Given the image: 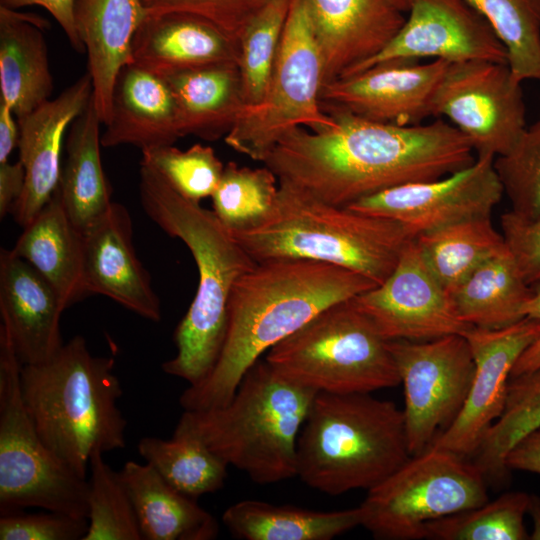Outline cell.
I'll list each match as a JSON object with an SVG mask.
<instances>
[{
	"label": "cell",
	"instance_id": "1",
	"mask_svg": "<svg viewBox=\"0 0 540 540\" xmlns=\"http://www.w3.org/2000/svg\"><path fill=\"white\" fill-rule=\"evenodd\" d=\"M333 123L286 133L262 162L278 178L333 205L435 180L475 161L466 137L451 123L398 126L326 109Z\"/></svg>",
	"mask_w": 540,
	"mask_h": 540
},
{
	"label": "cell",
	"instance_id": "2",
	"mask_svg": "<svg viewBox=\"0 0 540 540\" xmlns=\"http://www.w3.org/2000/svg\"><path fill=\"white\" fill-rule=\"evenodd\" d=\"M375 286L354 271L318 261L256 263L232 289L226 337L213 371L199 385L184 390L181 407L205 410L225 405L263 353L327 307Z\"/></svg>",
	"mask_w": 540,
	"mask_h": 540
},
{
	"label": "cell",
	"instance_id": "3",
	"mask_svg": "<svg viewBox=\"0 0 540 540\" xmlns=\"http://www.w3.org/2000/svg\"><path fill=\"white\" fill-rule=\"evenodd\" d=\"M139 196L147 216L186 245L198 269L195 296L173 334L176 354L162 364L166 374L196 386L208 378L221 354L232 289L257 262L213 210L180 195L144 163H140Z\"/></svg>",
	"mask_w": 540,
	"mask_h": 540
},
{
	"label": "cell",
	"instance_id": "4",
	"mask_svg": "<svg viewBox=\"0 0 540 540\" xmlns=\"http://www.w3.org/2000/svg\"><path fill=\"white\" fill-rule=\"evenodd\" d=\"M112 357L94 356L84 337L64 343L48 361L22 365L24 403L47 447L86 478L92 453L126 446L127 421Z\"/></svg>",
	"mask_w": 540,
	"mask_h": 540
},
{
	"label": "cell",
	"instance_id": "5",
	"mask_svg": "<svg viewBox=\"0 0 540 540\" xmlns=\"http://www.w3.org/2000/svg\"><path fill=\"white\" fill-rule=\"evenodd\" d=\"M274 207L259 226L231 232L257 263L304 259L354 271L376 285L394 270L415 235L403 224L327 203L279 181Z\"/></svg>",
	"mask_w": 540,
	"mask_h": 540
},
{
	"label": "cell",
	"instance_id": "6",
	"mask_svg": "<svg viewBox=\"0 0 540 540\" xmlns=\"http://www.w3.org/2000/svg\"><path fill=\"white\" fill-rule=\"evenodd\" d=\"M316 393L259 359L228 403L184 410L174 433L197 437L253 482L277 483L297 476V440Z\"/></svg>",
	"mask_w": 540,
	"mask_h": 540
},
{
	"label": "cell",
	"instance_id": "7",
	"mask_svg": "<svg viewBox=\"0 0 540 540\" xmlns=\"http://www.w3.org/2000/svg\"><path fill=\"white\" fill-rule=\"evenodd\" d=\"M403 410L370 393L318 392L297 440V476L337 496L371 488L409 458Z\"/></svg>",
	"mask_w": 540,
	"mask_h": 540
},
{
	"label": "cell",
	"instance_id": "8",
	"mask_svg": "<svg viewBox=\"0 0 540 540\" xmlns=\"http://www.w3.org/2000/svg\"><path fill=\"white\" fill-rule=\"evenodd\" d=\"M286 380L315 392L371 393L400 377L388 341L352 299L333 304L268 350Z\"/></svg>",
	"mask_w": 540,
	"mask_h": 540
},
{
	"label": "cell",
	"instance_id": "9",
	"mask_svg": "<svg viewBox=\"0 0 540 540\" xmlns=\"http://www.w3.org/2000/svg\"><path fill=\"white\" fill-rule=\"evenodd\" d=\"M21 369L0 326V514L39 507L87 518L89 481L40 437L24 403Z\"/></svg>",
	"mask_w": 540,
	"mask_h": 540
},
{
	"label": "cell",
	"instance_id": "10",
	"mask_svg": "<svg viewBox=\"0 0 540 540\" xmlns=\"http://www.w3.org/2000/svg\"><path fill=\"white\" fill-rule=\"evenodd\" d=\"M488 501L486 478L474 463L428 447L367 491L361 526L377 539H423L426 523Z\"/></svg>",
	"mask_w": 540,
	"mask_h": 540
},
{
	"label": "cell",
	"instance_id": "11",
	"mask_svg": "<svg viewBox=\"0 0 540 540\" xmlns=\"http://www.w3.org/2000/svg\"><path fill=\"white\" fill-rule=\"evenodd\" d=\"M322 59L305 0H291L262 104L241 117L225 136L234 151L263 162L289 131H318L333 123L323 110Z\"/></svg>",
	"mask_w": 540,
	"mask_h": 540
},
{
	"label": "cell",
	"instance_id": "12",
	"mask_svg": "<svg viewBox=\"0 0 540 540\" xmlns=\"http://www.w3.org/2000/svg\"><path fill=\"white\" fill-rule=\"evenodd\" d=\"M400 383L408 450L425 451L439 428L457 417L469 393L475 363L464 335L451 334L426 341H388Z\"/></svg>",
	"mask_w": 540,
	"mask_h": 540
},
{
	"label": "cell",
	"instance_id": "13",
	"mask_svg": "<svg viewBox=\"0 0 540 540\" xmlns=\"http://www.w3.org/2000/svg\"><path fill=\"white\" fill-rule=\"evenodd\" d=\"M521 82L507 63H450L432 101V116L446 117L477 157L506 154L527 127Z\"/></svg>",
	"mask_w": 540,
	"mask_h": 540
},
{
	"label": "cell",
	"instance_id": "14",
	"mask_svg": "<svg viewBox=\"0 0 540 540\" xmlns=\"http://www.w3.org/2000/svg\"><path fill=\"white\" fill-rule=\"evenodd\" d=\"M352 301L387 340L426 341L470 328L427 265L415 238L405 246L391 274Z\"/></svg>",
	"mask_w": 540,
	"mask_h": 540
},
{
	"label": "cell",
	"instance_id": "15",
	"mask_svg": "<svg viewBox=\"0 0 540 540\" xmlns=\"http://www.w3.org/2000/svg\"><path fill=\"white\" fill-rule=\"evenodd\" d=\"M494 157H476L469 166L435 180L409 183L346 206L395 220L415 236L463 220L490 216L504 192Z\"/></svg>",
	"mask_w": 540,
	"mask_h": 540
},
{
	"label": "cell",
	"instance_id": "16",
	"mask_svg": "<svg viewBox=\"0 0 540 540\" xmlns=\"http://www.w3.org/2000/svg\"><path fill=\"white\" fill-rule=\"evenodd\" d=\"M540 334V322L525 317L503 328H470L466 337L475 363L471 387L454 421L429 447L461 457L475 454L502 414L512 369Z\"/></svg>",
	"mask_w": 540,
	"mask_h": 540
},
{
	"label": "cell",
	"instance_id": "17",
	"mask_svg": "<svg viewBox=\"0 0 540 540\" xmlns=\"http://www.w3.org/2000/svg\"><path fill=\"white\" fill-rule=\"evenodd\" d=\"M407 12L402 28L387 46L347 76L403 59L508 64L506 48L486 19L466 0H412Z\"/></svg>",
	"mask_w": 540,
	"mask_h": 540
},
{
	"label": "cell",
	"instance_id": "18",
	"mask_svg": "<svg viewBox=\"0 0 540 540\" xmlns=\"http://www.w3.org/2000/svg\"><path fill=\"white\" fill-rule=\"evenodd\" d=\"M449 62L392 60L322 87L323 110H341L380 123L411 126L432 116V101Z\"/></svg>",
	"mask_w": 540,
	"mask_h": 540
},
{
	"label": "cell",
	"instance_id": "19",
	"mask_svg": "<svg viewBox=\"0 0 540 540\" xmlns=\"http://www.w3.org/2000/svg\"><path fill=\"white\" fill-rule=\"evenodd\" d=\"M83 273L87 294L106 296L139 316L158 322L160 300L136 255L127 208L112 202L82 231Z\"/></svg>",
	"mask_w": 540,
	"mask_h": 540
},
{
	"label": "cell",
	"instance_id": "20",
	"mask_svg": "<svg viewBox=\"0 0 540 540\" xmlns=\"http://www.w3.org/2000/svg\"><path fill=\"white\" fill-rule=\"evenodd\" d=\"M92 92L86 72L56 98L17 119L18 160L25 169V185L11 213L20 226L28 225L57 189L66 132L88 106Z\"/></svg>",
	"mask_w": 540,
	"mask_h": 540
},
{
	"label": "cell",
	"instance_id": "21",
	"mask_svg": "<svg viewBox=\"0 0 540 540\" xmlns=\"http://www.w3.org/2000/svg\"><path fill=\"white\" fill-rule=\"evenodd\" d=\"M305 1L322 59L323 86L382 51L406 19L390 0Z\"/></svg>",
	"mask_w": 540,
	"mask_h": 540
},
{
	"label": "cell",
	"instance_id": "22",
	"mask_svg": "<svg viewBox=\"0 0 540 540\" xmlns=\"http://www.w3.org/2000/svg\"><path fill=\"white\" fill-rule=\"evenodd\" d=\"M65 310L52 286L12 250H0L1 327L22 365L50 360L63 346Z\"/></svg>",
	"mask_w": 540,
	"mask_h": 540
},
{
	"label": "cell",
	"instance_id": "23",
	"mask_svg": "<svg viewBox=\"0 0 540 540\" xmlns=\"http://www.w3.org/2000/svg\"><path fill=\"white\" fill-rule=\"evenodd\" d=\"M239 44L210 22L182 13H147L131 61L158 76L217 65L239 66Z\"/></svg>",
	"mask_w": 540,
	"mask_h": 540
},
{
	"label": "cell",
	"instance_id": "24",
	"mask_svg": "<svg viewBox=\"0 0 540 540\" xmlns=\"http://www.w3.org/2000/svg\"><path fill=\"white\" fill-rule=\"evenodd\" d=\"M104 126L101 145L106 148L133 145L143 151L173 145L183 137L167 82L132 63L117 75L110 119Z\"/></svg>",
	"mask_w": 540,
	"mask_h": 540
},
{
	"label": "cell",
	"instance_id": "25",
	"mask_svg": "<svg viewBox=\"0 0 540 540\" xmlns=\"http://www.w3.org/2000/svg\"><path fill=\"white\" fill-rule=\"evenodd\" d=\"M147 12L140 0H75L73 17L88 58L92 99L106 125L120 70L131 61L134 35Z\"/></svg>",
	"mask_w": 540,
	"mask_h": 540
},
{
	"label": "cell",
	"instance_id": "26",
	"mask_svg": "<svg viewBox=\"0 0 540 540\" xmlns=\"http://www.w3.org/2000/svg\"><path fill=\"white\" fill-rule=\"evenodd\" d=\"M38 15L0 5V100L21 118L54 90L44 29Z\"/></svg>",
	"mask_w": 540,
	"mask_h": 540
},
{
	"label": "cell",
	"instance_id": "27",
	"mask_svg": "<svg viewBox=\"0 0 540 540\" xmlns=\"http://www.w3.org/2000/svg\"><path fill=\"white\" fill-rule=\"evenodd\" d=\"M23 228L11 250L52 286L65 309L83 299L82 231L69 218L57 189Z\"/></svg>",
	"mask_w": 540,
	"mask_h": 540
},
{
	"label": "cell",
	"instance_id": "28",
	"mask_svg": "<svg viewBox=\"0 0 540 540\" xmlns=\"http://www.w3.org/2000/svg\"><path fill=\"white\" fill-rule=\"evenodd\" d=\"M119 474L132 501L142 539L212 540L218 536L216 518L195 498L168 484L150 464L130 460Z\"/></svg>",
	"mask_w": 540,
	"mask_h": 540
},
{
	"label": "cell",
	"instance_id": "29",
	"mask_svg": "<svg viewBox=\"0 0 540 540\" xmlns=\"http://www.w3.org/2000/svg\"><path fill=\"white\" fill-rule=\"evenodd\" d=\"M183 137L216 141L231 131L247 108L238 65H217L168 74Z\"/></svg>",
	"mask_w": 540,
	"mask_h": 540
},
{
	"label": "cell",
	"instance_id": "30",
	"mask_svg": "<svg viewBox=\"0 0 540 540\" xmlns=\"http://www.w3.org/2000/svg\"><path fill=\"white\" fill-rule=\"evenodd\" d=\"M101 124L91 98L69 128L66 156L57 186L69 218L81 231L112 204V189L101 160Z\"/></svg>",
	"mask_w": 540,
	"mask_h": 540
},
{
	"label": "cell",
	"instance_id": "31",
	"mask_svg": "<svg viewBox=\"0 0 540 540\" xmlns=\"http://www.w3.org/2000/svg\"><path fill=\"white\" fill-rule=\"evenodd\" d=\"M533 294L507 245L448 293L462 321L486 329L507 327L525 318L524 307Z\"/></svg>",
	"mask_w": 540,
	"mask_h": 540
},
{
	"label": "cell",
	"instance_id": "32",
	"mask_svg": "<svg viewBox=\"0 0 540 540\" xmlns=\"http://www.w3.org/2000/svg\"><path fill=\"white\" fill-rule=\"evenodd\" d=\"M222 523L230 534L243 540H331L361 525L359 507L315 511L259 500H243L229 506Z\"/></svg>",
	"mask_w": 540,
	"mask_h": 540
},
{
	"label": "cell",
	"instance_id": "33",
	"mask_svg": "<svg viewBox=\"0 0 540 540\" xmlns=\"http://www.w3.org/2000/svg\"><path fill=\"white\" fill-rule=\"evenodd\" d=\"M427 265L447 293L477 267L496 255L506 243L490 216L463 220L415 236Z\"/></svg>",
	"mask_w": 540,
	"mask_h": 540
},
{
	"label": "cell",
	"instance_id": "34",
	"mask_svg": "<svg viewBox=\"0 0 540 540\" xmlns=\"http://www.w3.org/2000/svg\"><path fill=\"white\" fill-rule=\"evenodd\" d=\"M138 453L173 488L189 497L220 490L228 464L195 436L174 433L170 439L143 437Z\"/></svg>",
	"mask_w": 540,
	"mask_h": 540
},
{
	"label": "cell",
	"instance_id": "35",
	"mask_svg": "<svg viewBox=\"0 0 540 540\" xmlns=\"http://www.w3.org/2000/svg\"><path fill=\"white\" fill-rule=\"evenodd\" d=\"M539 428L540 368L510 378L504 410L487 431L473 463L486 479H504L509 451Z\"/></svg>",
	"mask_w": 540,
	"mask_h": 540
},
{
	"label": "cell",
	"instance_id": "36",
	"mask_svg": "<svg viewBox=\"0 0 540 540\" xmlns=\"http://www.w3.org/2000/svg\"><path fill=\"white\" fill-rule=\"evenodd\" d=\"M506 48L514 78L540 80V0H466Z\"/></svg>",
	"mask_w": 540,
	"mask_h": 540
},
{
	"label": "cell",
	"instance_id": "37",
	"mask_svg": "<svg viewBox=\"0 0 540 540\" xmlns=\"http://www.w3.org/2000/svg\"><path fill=\"white\" fill-rule=\"evenodd\" d=\"M290 3L291 0H265L240 38L239 71L245 114L259 107L265 98Z\"/></svg>",
	"mask_w": 540,
	"mask_h": 540
},
{
	"label": "cell",
	"instance_id": "38",
	"mask_svg": "<svg viewBox=\"0 0 540 540\" xmlns=\"http://www.w3.org/2000/svg\"><path fill=\"white\" fill-rule=\"evenodd\" d=\"M278 187V178L265 165L249 168L229 162L211 196L213 212L230 232L255 228L271 213Z\"/></svg>",
	"mask_w": 540,
	"mask_h": 540
},
{
	"label": "cell",
	"instance_id": "39",
	"mask_svg": "<svg viewBox=\"0 0 540 540\" xmlns=\"http://www.w3.org/2000/svg\"><path fill=\"white\" fill-rule=\"evenodd\" d=\"M530 502L531 497L526 493H505L492 502L426 523L423 539H527L523 519Z\"/></svg>",
	"mask_w": 540,
	"mask_h": 540
},
{
	"label": "cell",
	"instance_id": "40",
	"mask_svg": "<svg viewBox=\"0 0 540 540\" xmlns=\"http://www.w3.org/2000/svg\"><path fill=\"white\" fill-rule=\"evenodd\" d=\"M95 450L89 461L88 530L83 540H142L129 494L116 472Z\"/></svg>",
	"mask_w": 540,
	"mask_h": 540
},
{
	"label": "cell",
	"instance_id": "41",
	"mask_svg": "<svg viewBox=\"0 0 540 540\" xmlns=\"http://www.w3.org/2000/svg\"><path fill=\"white\" fill-rule=\"evenodd\" d=\"M141 152V163L157 171L180 195L195 202L213 195L225 166L212 147L200 143L186 150L168 145Z\"/></svg>",
	"mask_w": 540,
	"mask_h": 540
},
{
	"label": "cell",
	"instance_id": "42",
	"mask_svg": "<svg viewBox=\"0 0 540 540\" xmlns=\"http://www.w3.org/2000/svg\"><path fill=\"white\" fill-rule=\"evenodd\" d=\"M504 194L515 215L540 217V119L527 126L506 154L494 159Z\"/></svg>",
	"mask_w": 540,
	"mask_h": 540
},
{
	"label": "cell",
	"instance_id": "43",
	"mask_svg": "<svg viewBox=\"0 0 540 540\" xmlns=\"http://www.w3.org/2000/svg\"><path fill=\"white\" fill-rule=\"evenodd\" d=\"M147 13H182L206 20L238 44L265 0H140Z\"/></svg>",
	"mask_w": 540,
	"mask_h": 540
},
{
	"label": "cell",
	"instance_id": "44",
	"mask_svg": "<svg viewBox=\"0 0 540 540\" xmlns=\"http://www.w3.org/2000/svg\"><path fill=\"white\" fill-rule=\"evenodd\" d=\"M88 519L49 511L27 514L23 511L2 514L1 540H83Z\"/></svg>",
	"mask_w": 540,
	"mask_h": 540
},
{
	"label": "cell",
	"instance_id": "45",
	"mask_svg": "<svg viewBox=\"0 0 540 540\" xmlns=\"http://www.w3.org/2000/svg\"><path fill=\"white\" fill-rule=\"evenodd\" d=\"M501 233L521 274L532 288H540V217L527 220L509 211L500 218Z\"/></svg>",
	"mask_w": 540,
	"mask_h": 540
},
{
	"label": "cell",
	"instance_id": "46",
	"mask_svg": "<svg viewBox=\"0 0 540 540\" xmlns=\"http://www.w3.org/2000/svg\"><path fill=\"white\" fill-rule=\"evenodd\" d=\"M74 1L75 0H0V5L10 9L36 5L46 9L63 29L70 45L76 52L83 53L85 52V48L78 36L74 23Z\"/></svg>",
	"mask_w": 540,
	"mask_h": 540
},
{
	"label": "cell",
	"instance_id": "47",
	"mask_svg": "<svg viewBox=\"0 0 540 540\" xmlns=\"http://www.w3.org/2000/svg\"><path fill=\"white\" fill-rule=\"evenodd\" d=\"M25 185V169L18 160L0 163V217L11 213L13 206L21 196Z\"/></svg>",
	"mask_w": 540,
	"mask_h": 540
},
{
	"label": "cell",
	"instance_id": "48",
	"mask_svg": "<svg viewBox=\"0 0 540 540\" xmlns=\"http://www.w3.org/2000/svg\"><path fill=\"white\" fill-rule=\"evenodd\" d=\"M508 470H523L540 474V428L524 436L509 451L505 459Z\"/></svg>",
	"mask_w": 540,
	"mask_h": 540
},
{
	"label": "cell",
	"instance_id": "49",
	"mask_svg": "<svg viewBox=\"0 0 540 540\" xmlns=\"http://www.w3.org/2000/svg\"><path fill=\"white\" fill-rule=\"evenodd\" d=\"M525 317L536 319L540 322V288L534 290V294L524 307ZM540 368V334L537 339L522 353L515 363L511 377L522 373L534 371Z\"/></svg>",
	"mask_w": 540,
	"mask_h": 540
},
{
	"label": "cell",
	"instance_id": "50",
	"mask_svg": "<svg viewBox=\"0 0 540 540\" xmlns=\"http://www.w3.org/2000/svg\"><path fill=\"white\" fill-rule=\"evenodd\" d=\"M19 143V125L13 111L0 100V163L9 161Z\"/></svg>",
	"mask_w": 540,
	"mask_h": 540
},
{
	"label": "cell",
	"instance_id": "51",
	"mask_svg": "<svg viewBox=\"0 0 540 540\" xmlns=\"http://www.w3.org/2000/svg\"><path fill=\"white\" fill-rule=\"evenodd\" d=\"M529 511L533 513L534 518V533H533V539H540V502L534 498L531 497V502L529 506Z\"/></svg>",
	"mask_w": 540,
	"mask_h": 540
},
{
	"label": "cell",
	"instance_id": "52",
	"mask_svg": "<svg viewBox=\"0 0 540 540\" xmlns=\"http://www.w3.org/2000/svg\"><path fill=\"white\" fill-rule=\"evenodd\" d=\"M393 5L403 12H407L412 0H390Z\"/></svg>",
	"mask_w": 540,
	"mask_h": 540
}]
</instances>
